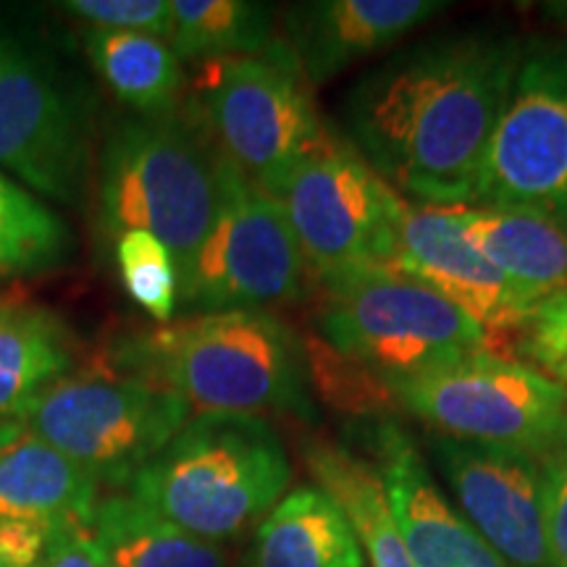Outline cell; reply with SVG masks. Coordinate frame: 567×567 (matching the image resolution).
<instances>
[{
  "instance_id": "30",
  "label": "cell",
  "mask_w": 567,
  "mask_h": 567,
  "mask_svg": "<svg viewBox=\"0 0 567 567\" xmlns=\"http://www.w3.org/2000/svg\"><path fill=\"white\" fill-rule=\"evenodd\" d=\"M544 523H547L551 567H567V452L547 463Z\"/></svg>"
},
{
  "instance_id": "1",
  "label": "cell",
  "mask_w": 567,
  "mask_h": 567,
  "mask_svg": "<svg viewBox=\"0 0 567 567\" xmlns=\"http://www.w3.org/2000/svg\"><path fill=\"white\" fill-rule=\"evenodd\" d=\"M523 40L499 27H452L410 42L347 90L344 137L405 200L467 205Z\"/></svg>"
},
{
  "instance_id": "25",
  "label": "cell",
  "mask_w": 567,
  "mask_h": 567,
  "mask_svg": "<svg viewBox=\"0 0 567 567\" xmlns=\"http://www.w3.org/2000/svg\"><path fill=\"white\" fill-rule=\"evenodd\" d=\"M71 245L74 239L59 213L0 172V276L59 268Z\"/></svg>"
},
{
  "instance_id": "22",
  "label": "cell",
  "mask_w": 567,
  "mask_h": 567,
  "mask_svg": "<svg viewBox=\"0 0 567 567\" xmlns=\"http://www.w3.org/2000/svg\"><path fill=\"white\" fill-rule=\"evenodd\" d=\"M74 342L51 310L0 302V417L19 421L34 394L69 375Z\"/></svg>"
},
{
  "instance_id": "27",
  "label": "cell",
  "mask_w": 567,
  "mask_h": 567,
  "mask_svg": "<svg viewBox=\"0 0 567 567\" xmlns=\"http://www.w3.org/2000/svg\"><path fill=\"white\" fill-rule=\"evenodd\" d=\"M63 11L87 21L90 30L153 34L166 42L174 27L172 0H71Z\"/></svg>"
},
{
  "instance_id": "10",
  "label": "cell",
  "mask_w": 567,
  "mask_h": 567,
  "mask_svg": "<svg viewBox=\"0 0 567 567\" xmlns=\"http://www.w3.org/2000/svg\"><path fill=\"white\" fill-rule=\"evenodd\" d=\"M471 205L567 229V38H526Z\"/></svg>"
},
{
  "instance_id": "4",
  "label": "cell",
  "mask_w": 567,
  "mask_h": 567,
  "mask_svg": "<svg viewBox=\"0 0 567 567\" xmlns=\"http://www.w3.org/2000/svg\"><path fill=\"white\" fill-rule=\"evenodd\" d=\"M221 163L193 95L172 113L124 122L101 155L105 231H151L172 250L182 281L216 218Z\"/></svg>"
},
{
  "instance_id": "16",
  "label": "cell",
  "mask_w": 567,
  "mask_h": 567,
  "mask_svg": "<svg viewBox=\"0 0 567 567\" xmlns=\"http://www.w3.org/2000/svg\"><path fill=\"white\" fill-rule=\"evenodd\" d=\"M444 0H308L284 11V42L310 84H326L436 19Z\"/></svg>"
},
{
  "instance_id": "32",
  "label": "cell",
  "mask_w": 567,
  "mask_h": 567,
  "mask_svg": "<svg viewBox=\"0 0 567 567\" xmlns=\"http://www.w3.org/2000/svg\"><path fill=\"white\" fill-rule=\"evenodd\" d=\"M21 431H24V423L21 421H13V417H0V455H3V450L9 446L13 439H17Z\"/></svg>"
},
{
  "instance_id": "17",
  "label": "cell",
  "mask_w": 567,
  "mask_h": 567,
  "mask_svg": "<svg viewBox=\"0 0 567 567\" xmlns=\"http://www.w3.org/2000/svg\"><path fill=\"white\" fill-rule=\"evenodd\" d=\"M460 231L476 252L530 302L567 289V229L530 213L452 205Z\"/></svg>"
},
{
  "instance_id": "18",
  "label": "cell",
  "mask_w": 567,
  "mask_h": 567,
  "mask_svg": "<svg viewBox=\"0 0 567 567\" xmlns=\"http://www.w3.org/2000/svg\"><path fill=\"white\" fill-rule=\"evenodd\" d=\"M97 478L24 429L0 455V520L92 523Z\"/></svg>"
},
{
  "instance_id": "21",
  "label": "cell",
  "mask_w": 567,
  "mask_h": 567,
  "mask_svg": "<svg viewBox=\"0 0 567 567\" xmlns=\"http://www.w3.org/2000/svg\"><path fill=\"white\" fill-rule=\"evenodd\" d=\"M90 528L111 567H229L221 544L189 534L132 494L97 502Z\"/></svg>"
},
{
  "instance_id": "29",
  "label": "cell",
  "mask_w": 567,
  "mask_h": 567,
  "mask_svg": "<svg viewBox=\"0 0 567 567\" xmlns=\"http://www.w3.org/2000/svg\"><path fill=\"white\" fill-rule=\"evenodd\" d=\"M40 567H111V563L97 547L90 523L63 520L51 528Z\"/></svg>"
},
{
  "instance_id": "11",
  "label": "cell",
  "mask_w": 567,
  "mask_h": 567,
  "mask_svg": "<svg viewBox=\"0 0 567 567\" xmlns=\"http://www.w3.org/2000/svg\"><path fill=\"white\" fill-rule=\"evenodd\" d=\"M392 195L342 134L329 132L305 158L279 200L318 284L392 271Z\"/></svg>"
},
{
  "instance_id": "34",
  "label": "cell",
  "mask_w": 567,
  "mask_h": 567,
  "mask_svg": "<svg viewBox=\"0 0 567 567\" xmlns=\"http://www.w3.org/2000/svg\"><path fill=\"white\" fill-rule=\"evenodd\" d=\"M0 567H6V565H3V563H0Z\"/></svg>"
},
{
  "instance_id": "14",
  "label": "cell",
  "mask_w": 567,
  "mask_h": 567,
  "mask_svg": "<svg viewBox=\"0 0 567 567\" xmlns=\"http://www.w3.org/2000/svg\"><path fill=\"white\" fill-rule=\"evenodd\" d=\"M389 216L394 229V274L434 289L494 339L523 331L538 305L473 250L452 208L417 205L394 193Z\"/></svg>"
},
{
  "instance_id": "15",
  "label": "cell",
  "mask_w": 567,
  "mask_h": 567,
  "mask_svg": "<svg viewBox=\"0 0 567 567\" xmlns=\"http://www.w3.org/2000/svg\"><path fill=\"white\" fill-rule=\"evenodd\" d=\"M368 436L413 567H513L444 499L400 425L379 421Z\"/></svg>"
},
{
  "instance_id": "20",
  "label": "cell",
  "mask_w": 567,
  "mask_h": 567,
  "mask_svg": "<svg viewBox=\"0 0 567 567\" xmlns=\"http://www.w3.org/2000/svg\"><path fill=\"white\" fill-rule=\"evenodd\" d=\"M305 463L331 499L352 523L371 567H413L396 520L389 507L384 481L368 463L342 444L316 439L305 446Z\"/></svg>"
},
{
  "instance_id": "5",
  "label": "cell",
  "mask_w": 567,
  "mask_h": 567,
  "mask_svg": "<svg viewBox=\"0 0 567 567\" xmlns=\"http://www.w3.org/2000/svg\"><path fill=\"white\" fill-rule=\"evenodd\" d=\"M310 90L287 42L276 40L260 55L197 63L193 101L226 158L279 200L331 132Z\"/></svg>"
},
{
  "instance_id": "8",
  "label": "cell",
  "mask_w": 567,
  "mask_h": 567,
  "mask_svg": "<svg viewBox=\"0 0 567 567\" xmlns=\"http://www.w3.org/2000/svg\"><path fill=\"white\" fill-rule=\"evenodd\" d=\"M193 417L172 389L126 373H74L34 394L19 421L97 484L124 486Z\"/></svg>"
},
{
  "instance_id": "24",
  "label": "cell",
  "mask_w": 567,
  "mask_h": 567,
  "mask_svg": "<svg viewBox=\"0 0 567 567\" xmlns=\"http://www.w3.org/2000/svg\"><path fill=\"white\" fill-rule=\"evenodd\" d=\"M168 45L179 61L260 55L274 45V6L250 0H172Z\"/></svg>"
},
{
  "instance_id": "26",
  "label": "cell",
  "mask_w": 567,
  "mask_h": 567,
  "mask_svg": "<svg viewBox=\"0 0 567 567\" xmlns=\"http://www.w3.org/2000/svg\"><path fill=\"white\" fill-rule=\"evenodd\" d=\"M116 264L126 292L153 321L172 323L179 302V271L174 255L151 231H124L116 237Z\"/></svg>"
},
{
  "instance_id": "6",
  "label": "cell",
  "mask_w": 567,
  "mask_h": 567,
  "mask_svg": "<svg viewBox=\"0 0 567 567\" xmlns=\"http://www.w3.org/2000/svg\"><path fill=\"white\" fill-rule=\"evenodd\" d=\"M321 289L318 339L381 384L496 344L484 326L402 274H352L323 281Z\"/></svg>"
},
{
  "instance_id": "2",
  "label": "cell",
  "mask_w": 567,
  "mask_h": 567,
  "mask_svg": "<svg viewBox=\"0 0 567 567\" xmlns=\"http://www.w3.org/2000/svg\"><path fill=\"white\" fill-rule=\"evenodd\" d=\"M116 373L172 389L203 413H287L313 421L308 352L268 310H226L161 323L113 347Z\"/></svg>"
},
{
  "instance_id": "12",
  "label": "cell",
  "mask_w": 567,
  "mask_h": 567,
  "mask_svg": "<svg viewBox=\"0 0 567 567\" xmlns=\"http://www.w3.org/2000/svg\"><path fill=\"white\" fill-rule=\"evenodd\" d=\"M0 168L53 203L74 205L90 174L87 116L55 61L0 24Z\"/></svg>"
},
{
  "instance_id": "28",
  "label": "cell",
  "mask_w": 567,
  "mask_h": 567,
  "mask_svg": "<svg viewBox=\"0 0 567 567\" xmlns=\"http://www.w3.org/2000/svg\"><path fill=\"white\" fill-rule=\"evenodd\" d=\"M520 352L549 379L567 384V289L530 313L520 331Z\"/></svg>"
},
{
  "instance_id": "13",
  "label": "cell",
  "mask_w": 567,
  "mask_h": 567,
  "mask_svg": "<svg viewBox=\"0 0 567 567\" xmlns=\"http://www.w3.org/2000/svg\"><path fill=\"white\" fill-rule=\"evenodd\" d=\"M429 452L465 520L513 567H551L544 486L547 463L505 446L429 436Z\"/></svg>"
},
{
  "instance_id": "23",
  "label": "cell",
  "mask_w": 567,
  "mask_h": 567,
  "mask_svg": "<svg viewBox=\"0 0 567 567\" xmlns=\"http://www.w3.org/2000/svg\"><path fill=\"white\" fill-rule=\"evenodd\" d=\"M84 53L118 101L140 116H163L184 103V69L172 45L153 34L87 30Z\"/></svg>"
},
{
  "instance_id": "33",
  "label": "cell",
  "mask_w": 567,
  "mask_h": 567,
  "mask_svg": "<svg viewBox=\"0 0 567 567\" xmlns=\"http://www.w3.org/2000/svg\"><path fill=\"white\" fill-rule=\"evenodd\" d=\"M559 9H563V11H551V13H557V17H563L565 24H567V6H559Z\"/></svg>"
},
{
  "instance_id": "9",
  "label": "cell",
  "mask_w": 567,
  "mask_h": 567,
  "mask_svg": "<svg viewBox=\"0 0 567 567\" xmlns=\"http://www.w3.org/2000/svg\"><path fill=\"white\" fill-rule=\"evenodd\" d=\"M310 268L281 200L258 189L224 155L218 208L208 237L179 281L184 310H268L300 302Z\"/></svg>"
},
{
  "instance_id": "7",
  "label": "cell",
  "mask_w": 567,
  "mask_h": 567,
  "mask_svg": "<svg viewBox=\"0 0 567 567\" xmlns=\"http://www.w3.org/2000/svg\"><path fill=\"white\" fill-rule=\"evenodd\" d=\"M384 386L436 434L526 452L542 463L567 452V386L494 350Z\"/></svg>"
},
{
  "instance_id": "3",
  "label": "cell",
  "mask_w": 567,
  "mask_h": 567,
  "mask_svg": "<svg viewBox=\"0 0 567 567\" xmlns=\"http://www.w3.org/2000/svg\"><path fill=\"white\" fill-rule=\"evenodd\" d=\"M292 481L287 446L266 417L203 413L132 478V496L213 544L234 542L279 505Z\"/></svg>"
},
{
  "instance_id": "19",
  "label": "cell",
  "mask_w": 567,
  "mask_h": 567,
  "mask_svg": "<svg viewBox=\"0 0 567 567\" xmlns=\"http://www.w3.org/2000/svg\"><path fill=\"white\" fill-rule=\"evenodd\" d=\"M245 567H365L342 507L321 486H297L255 528Z\"/></svg>"
},
{
  "instance_id": "31",
  "label": "cell",
  "mask_w": 567,
  "mask_h": 567,
  "mask_svg": "<svg viewBox=\"0 0 567 567\" xmlns=\"http://www.w3.org/2000/svg\"><path fill=\"white\" fill-rule=\"evenodd\" d=\"M53 526L34 520H0V563L6 567H34L45 555Z\"/></svg>"
}]
</instances>
